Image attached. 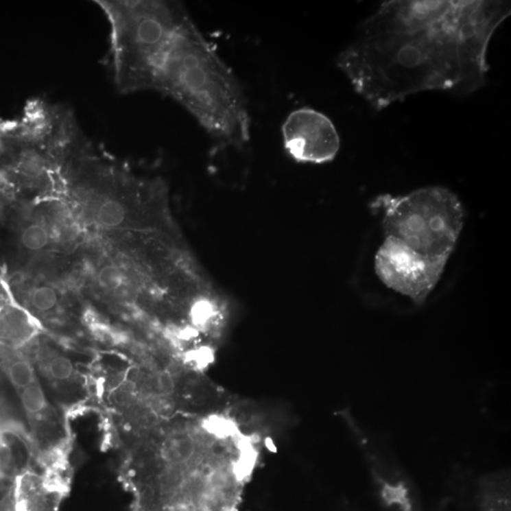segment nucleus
I'll return each mask as SVG.
<instances>
[{
    "label": "nucleus",
    "instance_id": "obj_1",
    "mask_svg": "<svg viewBox=\"0 0 511 511\" xmlns=\"http://www.w3.org/2000/svg\"><path fill=\"white\" fill-rule=\"evenodd\" d=\"M510 14L500 0L385 1L337 66L377 110L420 92L470 95L485 86L488 44Z\"/></svg>",
    "mask_w": 511,
    "mask_h": 511
},
{
    "label": "nucleus",
    "instance_id": "obj_2",
    "mask_svg": "<svg viewBox=\"0 0 511 511\" xmlns=\"http://www.w3.org/2000/svg\"><path fill=\"white\" fill-rule=\"evenodd\" d=\"M258 456V438L230 411L189 415L161 436L139 511H237Z\"/></svg>",
    "mask_w": 511,
    "mask_h": 511
},
{
    "label": "nucleus",
    "instance_id": "obj_3",
    "mask_svg": "<svg viewBox=\"0 0 511 511\" xmlns=\"http://www.w3.org/2000/svg\"><path fill=\"white\" fill-rule=\"evenodd\" d=\"M156 91L178 102L220 145L241 149L250 141L243 86L193 20L177 36Z\"/></svg>",
    "mask_w": 511,
    "mask_h": 511
},
{
    "label": "nucleus",
    "instance_id": "obj_4",
    "mask_svg": "<svg viewBox=\"0 0 511 511\" xmlns=\"http://www.w3.org/2000/svg\"><path fill=\"white\" fill-rule=\"evenodd\" d=\"M110 26L114 81L122 94L156 91L174 42L191 21L183 4L164 0H98Z\"/></svg>",
    "mask_w": 511,
    "mask_h": 511
},
{
    "label": "nucleus",
    "instance_id": "obj_5",
    "mask_svg": "<svg viewBox=\"0 0 511 511\" xmlns=\"http://www.w3.org/2000/svg\"><path fill=\"white\" fill-rule=\"evenodd\" d=\"M371 209L383 215L385 236L428 258L449 260L464 226L462 203L443 187L421 188L403 196L383 194Z\"/></svg>",
    "mask_w": 511,
    "mask_h": 511
},
{
    "label": "nucleus",
    "instance_id": "obj_6",
    "mask_svg": "<svg viewBox=\"0 0 511 511\" xmlns=\"http://www.w3.org/2000/svg\"><path fill=\"white\" fill-rule=\"evenodd\" d=\"M448 261L420 255L398 239L385 236L374 266L386 287L421 305L437 286Z\"/></svg>",
    "mask_w": 511,
    "mask_h": 511
},
{
    "label": "nucleus",
    "instance_id": "obj_7",
    "mask_svg": "<svg viewBox=\"0 0 511 511\" xmlns=\"http://www.w3.org/2000/svg\"><path fill=\"white\" fill-rule=\"evenodd\" d=\"M281 134L286 152L299 163H329L340 150V136L333 122L310 107L292 111L281 126Z\"/></svg>",
    "mask_w": 511,
    "mask_h": 511
},
{
    "label": "nucleus",
    "instance_id": "obj_8",
    "mask_svg": "<svg viewBox=\"0 0 511 511\" xmlns=\"http://www.w3.org/2000/svg\"><path fill=\"white\" fill-rule=\"evenodd\" d=\"M92 217L99 226L104 228H116L122 226L130 216V203L111 198V197L94 196L88 198Z\"/></svg>",
    "mask_w": 511,
    "mask_h": 511
},
{
    "label": "nucleus",
    "instance_id": "obj_9",
    "mask_svg": "<svg viewBox=\"0 0 511 511\" xmlns=\"http://www.w3.org/2000/svg\"><path fill=\"white\" fill-rule=\"evenodd\" d=\"M22 405L31 416H39L47 408V399L41 386L36 383L22 390Z\"/></svg>",
    "mask_w": 511,
    "mask_h": 511
},
{
    "label": "nucleus",
    "instance_id": "obj_10",
    "mask_svg": "<svg viewBox=\"0 0 511 511\" xmlns=\"http://www.w3.org/2000/svg\"><path fill=\"white\" fill-rule=\"evenodd\" d=\"M24 248L31 251H41L49 243V234L42 224H32L24 229L21 235Z\"/></svg>",
    "mask_w": 511,
    "mask_h": 511
},
{
    "label": "nucleus",
    "instance_id": "obj_11",
    "mask_svg": "<svg viewBox=\"0 0 511 511\" xmlns=\"http://www.w3.org/2000/svg\"><path fill=\"white\" fill-rule=\"evenodd\" d=\"M9 378L12 385L19 390H25L36 383L34 368L28 361L19 360L9 368Z\"/></svg>",
    "mask_w": 511,
    "mask_h": 511
},
{
    "label": "nucleus",
    "instance_id": "obj_12",
    "mask_svg": "<svg viewBox=\"0 0 511 511\" xmlns=\"http://www.w3.org/2000/svg\"><path fill=\"white\" fill-rule=\"evenodd\" d=\"M97 281L99 287L106 291H116L121 288L124 283V276L118 266H102L97 275Z\"/></svg>",
    "mask_w": 511,
    "mask_h": 511
},
{
    "label": "nucleus",
    "instance_id": "obj_13",
    "mask_svg": "<svg viewBox=\"0 0 511 511\" xmlns=\"http://www.w3.org/2000/svg\"><path fill=\"white\" fill-rule=\"evenodd\" d=\"M31 301L32 306L37 311H49L52 310L58 303V295L54 288L49 286H40L34 289L32 293Z\"/></svg>",
    "mask_w": 511,
    "mask_h": 511
},
{
    "label": "nucleus",
    "instance_id": "obj_14",
    "mask_svg": "<svg viewBox=\"0 0 511 511\" xmlns=\"http://www.w3.org/2000/svg\"><path fill=\"white\" fill-rule=\"evenodd\" d=\"M47 371L54 380L64 381L73 375L74 366L69 358L62 355L54 356L47 364Z\"/></svg>",
    "mask_w": 511,
    "mask_h": 511
},
{
    "label": "nucleus",
    "instance_id": "obj_15",
    "mask_svg": "<svg viewBox=\"0 0 511 511\" xmlns=\"http://www.w3.org/2000/svg\"><path fill=\"white\" fill-rule=\"evenodd\" d=\"M3 204H2L1 200H0V221H1L2 217H3Z\"/></svg>",
    "mask_w": 511,
    "mask_h": 511
}]
</instances>
